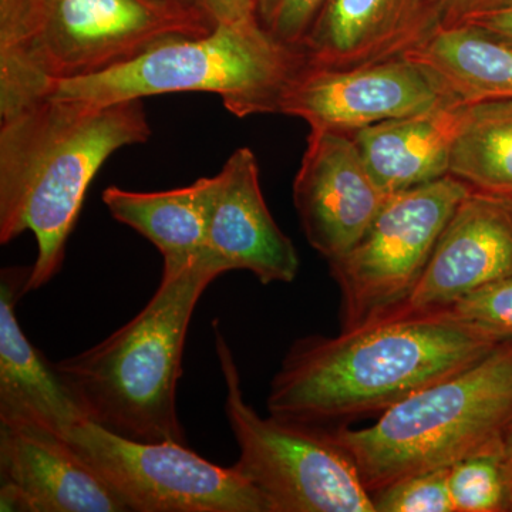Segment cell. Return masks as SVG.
Segmentation results:
<instances>
[{
	"instance_id": "6da1fadb",
	"label": "cell",
	"mask_w": 512,
	"mask_h": 512,
	"mask_svg": "<svg viewBox=\"0 0 512 512\" xmlns=\"http://www.w3.org/2000/svg\"><path fill=\"white\" fill-rule=\"evenodd\" d=\"M501 342L446 311L379 320L333 338L306 336L282 360L266 409L318 427L376 416L480 362Z\"/></svg>"
},
{
	"instance_id": "7a4b0ae2",
	"label": "cell",
	"mask_w": 512,
	"mask_h": 512,
	"mask_svg": "<svg viewBox=\"0 0 512 512\" xmlns=\"http://www.w3.org/2000/svg\"><path fill=\"white\" fill-rule=\"evenodd\" d=\"M151 137L143 100L92 104L45 97L0 120V244L33 232L26 293L62 269L67 241L101 165Z\"/></svg>"
},
{
	"instance_id": "3957f363",
	"label": "cell",
	"mask_w": 512,
	"mask_h": 512,
	"mask_svg": "<svg viewBox=\"0 0 512 512\" xmlns=\"http://www.w3.org/2000/svg\"><path fill=\"white\" fill-rule=\"evenodd\" d=\"M214 28L204 9L167 0H0V120L45 99L56 83Z\"/></svg>"
},
{
	"instance_id": "277c9868",
	"label": "cell",
	"mask_w": 512,
	"mask_h": 512,
	"mask_svg": "<svg viewBox=\"0 0 512 512\" xmlns=\"http://www.w3.org/2000/svg\"><path fill=\"white\" fill-rule=\"evenodd\" d=\"M220 275L200 258L163 272L143 311L99 345L56 363L89 420L126 439L187 444L177 410L185 340L195 306Z\"/></svg>"
},
{
	"instance_id": "5b68a950",
	"label": "cell",
	"mask_w": 512,
	"mask_h": 512,
	"mask_svg": "<svg viewBox=\"0 0 512 512\" xmlns=\"http://www.w3.org/2000/svg\"><path fill=\"white\" fill-rule=\"evenodd\" d=\"M512 414V339L390 407L373 426L330 431L370 495L494 446Z\"/></svg>"
},
{
	"instance_id": "8992f818",
	"label": "cell",
	"mask_w": 512,
	"mask_h": 512,
	"mask_svg": "<svg viewBox=\"0 0 512 512\" xmlns=\"http://www.w3.org/2000/svg\"><path fill=\"white\" fill-rule=\"evenodd\" d=\"M308 67L299 47L279 42L258 19L217 25L208 35L177 37L130 62L63 80L49 97L92 104L171 93H210L239 119L279 114L292 83Z\"/></svg>"
},
{
	"instance_id": "52a82bcc",
	"label": "cell",
	"mask_w": 512,
	"mask_h": 512,
	"mask_svg": "<svg viewBox=\"0 0 512 512\" xmlns=\"http://www.w3.org/2000/svg\"><path fill=\"white\" fill-rule=\"evenodd\" d=\"M225 414L239 447L235 468L274 512H376L349 454L322 427L259 416L244 399L237 362L217 323Z\"/></svg>"
},
{
	"instance_id": "ba28073f",
	"label": "cell",
	"mask_w": 512,
	"mask_h": 512,
	"mask_svg": "<svg viewBox=\"0 0 512 512\" xmlns=\"http://www.w3.org/2000/svg\"><path fill=\"white\" fill-rule=\"evenodd\" d=\"M470 191L466 183L446 175L387 197L359 241L329 262L342 301V330L377 322L404 302Z\"/></svg>"
},
{
	"instance_id": "9c48e42d",
	"label": "cell",
	"mask_w": 512,
	"mask_h": 512,
	"mask_svg": "<svg viewBox=\"0 0 512 512\" xmlns=\"http://www.w3.org/2000/svg\"><path fill=\"white\" fill-rule=\"evenodd\" d=\"M128 511L274 512L235 467L224 468L175 441L126 439L84 421L67 437Z\"/></svg>"
},
{
	"instance_id": "30bf717a",
	"label": "cell",
	"mask_w": 512,
	"mask_h": 512,
	"mask_svg": "<svg viewBox=\"0 0 512 512\" xmlns=\"http://www.w3.org/2000/svg\"><path fill=\"white\" fill-rule=\"evenodd\" d=\"M448 103L458 101L426 67L397 57L356 69L308 66L289 87L279 114L305 120L311 128L352 134Z\"/></svg>"
},
{
	"instance_id": "8fae6325",
	"label": "cell",
	"mask_w": 512,
	"mask_h": 512,
	"mask_svg": "<svg viewBox=\"0 0 512 512\" xmlns=\"http://www.w3.org/2000/svg\"><path fill=\"white\" fill-rule=\"evenodd\" d=\"M386 200L352 134L311 128L293 204L309 245L328 264L359 241Z\"/></svg>"
},
{
	"instance_id": "7c38bea8",
	"label": "cell",
	"mask_w": 512,
	"mask_h": 512,
	"mask_svg": "<svg viewBox=\"0 0 512 512\" xmlns=\"http://www.w3.org/2000/svg\"><path fill=\"white\" fill-rule=\"evenodd\" d=\"M511 274L512 197L471 190L441 232L413 291L380 320L443 311Z\"/></svg>"
},
{
	"instance_id": "4fadbf2b",
	"label": "cell",
	"mask_w": 512,
	"mask_h": 512,
	"mask_svg": "<svg viewBox=\"0 0 512 512\" xmlns=\"http://www.w3.org/2000/svg\"><path fill=\"white\" fill-rule=\"evenodd\" d=\"M200 258L221 275L249 271L264 285L291 284L298 275V251L266 205L251 148H238L211 177L207 239Z\"/></svg>"
},
{
	"instance_id": "5bb4252c",
	"label": "cell",
	"mask_w": 512,
	"mask_h": 512,
	"mask_svg": "<svg viewBox=\"0 0 512 512\" xmlns=\"http://www.w3.org/2000/svg\"><path fill=\"white\" fill-rule=\"evenodd\" d=\"M0 511L126 512L127 505L63 437L0 421Z\"/></svg>"
},
{
	"instance_id": "9a60e30c",
	"label": "cell",
	"mask_w": 512,
	"mask_h": 512,
	"mask_svg": "<svg viewBox=\"0 0 512 512\" xmlns=\"http://www.w3.org/2000/svg\"><path fill=\"white\" fill-rule=\"evenodd\" d=\"M441 25L434 0H325L301 49L309 67L356 69L406 56Z\"/></svg>"
},
{
	"instance_id": "2e32d148",
	"label": "cell",
	"mask_w": 512,
	"mask_h": 512,
	"mask_svg": "<svg viewBox=\"0 0 512 512\" xmlns=\"http://www.w3.org/2000/svg\"><path fill=\"white\" fill-rule=\"evenodd\" d=\"M29 274L30 268H8L0 279V421L36 424L67 440L89 417L56 363L20 326L16 306Z\"/></svg>"
},
{
	"instance_id": "e0dca14e",
	"label": "cell",
	"mask_w": 512,
	"mask_h": 512,
	"mask_svg": "<svg viewBox=\"0 0 512 512\" xmlns=\"http://www.w3.org/2000/svg\"><path fill=\"white\" fill-rule=\"evenodd\" d=\"M464 110L466 104L448 103L352 133L370 177L384 195L450 175L451 146Z\"/></svg>"
},
{
	"instance_id": "ac0fdd59",
	"label": "cell",
	"mask_w": 512,
	"mask_h": 512,
	"mask_svg": "<svg viewBox=\"0 0 512 512\" xmlns=\"http://www.w3.org/2000/svg\"><path fill=\"white\" fill-rule=\"evenodd\" d=\"M211 177L170 191L109 187L103 202L111 217L147 238L163 256V272L181 271L202 255L207 239Z\"/></svg>"
},
{
	"instance_id": "d6986e66",
	"label": "cell",
	"mask_w": 512,
	"mask_h": 512,
	"mask_svg": "<svg viewBox=\"0 0 512 512\" xmlns=\"http://www.w3.org/2000/svg\"><path fill=\"white\" fill-rule=\"evenodd\" d=\"M404 57L426 67L458 103L512 100V43L487 30L441 25Z\"/></svg>"
},
{
	"instance_id": "ffe728a7",
	"label": "cell",
	"mask_w": 512,
	"mask_h": 512,
	"mask_svg": "<svg viewBox=\"0 0 512 512\" xmlns=\"http://www.w3.org/2000/svg\"><path fill=\"white\" fill-rule=\"evenodd\" d=\"M448 174L471 190L512 197V100L466 104Z\"/></svg>"
},
{
	"instance_id": "44dd1931",
	"label": "cell",
	"mask_w": 512,
	"mask_h": 512,
	"mask_svg": "<svg viewBox=\"0 0 512 512\" xmlns=\"http://www.w3.org/2000/svg\"><path fill=\"white\" fill-rule=\"evenodd\" d=\"M448 485L456 512H505L497 443L448 468Z\"/></svg>"
},
{
	"instance_id": "7402d4cb",
	"label": "cell",
	"mask_w": 512,
	"mask_h": 512,
	"mask_svg": "<svg viewBox=\"0 0 512 512\" xmlns=\"http://www.w3.org/2000/svg\"><path fill=\"white\" fill-rule=\"evenodd\" d=\"M376 512H456L448 468L402 478L372 494Z\"/></svg>"
},
{
	"instance_id": "603a6c76",
	"label": "cell",
	"mask_w": 512,
	"mask_h": 512,
	"mask_svg": "<svg viewBox=\"0 0 512 512\" xmlns=\"http://www.w3.org/2000/svg\"><path fill=\"white\" fill-rule=\"evenodd\" d=\"M443 311L498 340L512 339V274L481 286Z\"/></svg>"
},
{
	"instance_id": "cb8c5ba5",
	"label": "cell",
	"mask_w": 512,
	"mask_h": 512,
	"mask_svg": "<svg viewBox=\"0 0 512 512\" xmlns=\"http://www.w3.org/2000/svg\"><path fill=\"white\" fill-rule=\"evenodd\" d=\"M325 0H255L259 25L292 47H299Z\"/></svg>"
},
{
	"instance_id": "d4e9b609",
	"label": "cell",
	"mask_w": 512,
	"mask_h": 512,
	"mask_svg": "<svg viewBox=\"0 0 512 512\" xmlns=\"http://www.w3.org/2000/svg\"><path fill=\"white\" fill-rule=\"evenodd\" d=\"M454 23L476 26L512 43V0H494L490 5L466 13Z\"/></svg>"
},
{
	"instance_id": "484cf974",
	"label": "cell",
	"mask_w": 512,
	"mask_h": 512,
	"mask_svg": "<svg viewBox=\"0 0 512 512\" xmlns=\"http://www.w3.org/2000/svg\"><path fill=\"white\" fill-rule=\"evenodd\" d=\"M201 8L217 25H234L255 19V0H200Z\"/></svg>"
},
{
	"instance_id": "4316f807",
	"label": "cell",
	"mask_w": 512,
	"mask_h": 512,
	"mask_svg": "<svg viewBox=\"0 0 512 512\" xmlns=\"http://www.w3.org/2000/svg\"><path fill=\"white\" fill-rule=\"evenodd\" d=\"M497 450L503 470L505 512H512V414L498 436Z\"/></svg>"
},
{
	"instance_id": "83f0119b",
	"label": "cell",
	"mask_w": 512,
	"mask_h": 512,
	"mask_svg": "<svg viewBox=\"0 0 512 512\" xmlns=\"http://www.w3.org/2000/svg\"><path fill=\"white\" fill-rule=\"evenodd\" d=\"M491 2L494 0H434L443 13V25H450L466 13L490 5Z\"/></svg>"
},
{
	"instance_id": "f1b7e54d",
	"label": "cell",
	"mask_w": 512,
	"mask_h": 512,
	"mask_svg": "<svg viewBox=\"0 0 512 512\" xmlns=\"http://www.w3.org/2000/svg\"><path fill=\"white\" fill-rule=\"evenodd\" d=\"M167 2L178 3V5L184 6H192V8H201L200 0H167Z\"/></svg>"
}]
</instances>
